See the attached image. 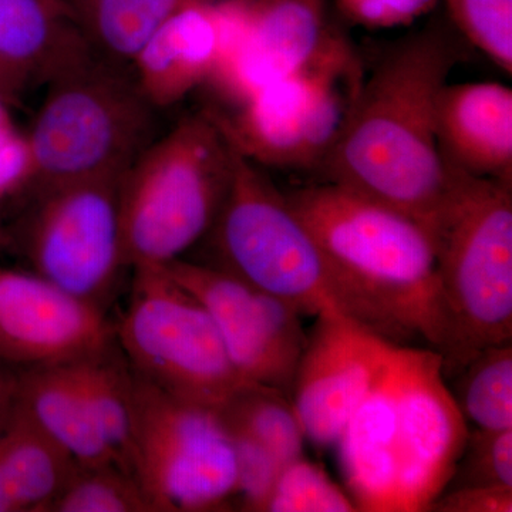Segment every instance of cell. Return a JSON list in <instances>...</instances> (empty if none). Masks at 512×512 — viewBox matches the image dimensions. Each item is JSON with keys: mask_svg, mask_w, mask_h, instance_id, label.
<instances>
[{"mask_svg": "<svg viewBox=\"0 0 512 512\" xmlns=\"http://www.w3.org/2000/svg\"><path fill=\"white\" fill-rule=\"evenodd\" d=\"M286 198L318 241L346 316L393 345L423 343L446 355L450 328L423 224L326 181Z\"/></svg>", "mask_w": 512, "mask_h": 512, "instance_id": "cell-1", "label": "cell"}, {"mask_svg": "<svg viewBox=\"0 0 512 512\" xmlns=\"http://www.w3.org/2000/svg\"><path fill=\"white\" fill-rule=\"evenodd\" d=\"M463 49L439 29L392 47L362 89L319 170L326 183L366 195L429 227L447 188L436 103Z\"/></svg>", "mask_w": 512, "mask_h": 512, "instance_id": "cell-2", "label": "cell"}, {"mask_svg": "<svg viewBox=\"0 0 512 512\" xmlns=\"http://www.w3.org/2000/svg\"><path fill=\"white\" fill-rule=\"evenodd\" d=\"M444 163L447 188L427 231L450 328L447 380L512 340V183Z\"/></svg>", "mask_w": 512, "mask_h": 512, "instance_id": "cell-3", "label": "cell"}, {"mask_svg": "<svg viewBox=\"0 0 512 512\" xmlns=\"http://www.w3.org/2000/svg\"><path fill=\"white\" fill-rule=\"evenodd\" d=\"M231 175V146L210 111L185 117L154 140L121 183L128 268L170 264L210 234Z\"/></svg>", "mask_w": 512, "mask_h": 512, "instance_id": "cell-4", "label": "cell"}, {"mask_svg": "<svg viewBox=\"0 0 512 512\" xmlns=\"http://www.w3.org/2000/svg\"><path fill=\"white\" fill-rule=\"evenodd\" d=\"M32 131L36 191L127 173L154 141V109L136 80L96 53L50 82Z\"/></svg>", "mask_w": 512, "mask_h": 512, "instance_id": "cell-5", "label": "cell"}, {"mask_svg": "<svg viewBox=\"0 0 512 512\" xmlns=\"http://www.w3.org/2000/svg\"><path fill=\"white\" fill-rule=\"evenodd\" d=\"M231 154V184L210 231L218 258L214 266L302 316L343 313L325 255L286 194L264 168L232 146Z\"/></svg>", "mask_w": 512, "mask_h": 512, "instance_id": "cell-6", "label": "cell"}, {"mask_svg": "<svg viewBox=\"0 0 512 512\" xmlns=\"http://www.w3.org/2000/svg\"><path fill=\"white\" fill-rule=\"evenodd\" d=\"M365 73L346 37L330 29L315 56L231 114L210 111L229 144L259 167L312 170L345 127Z\"/></svg>", "mask_w": 512, "mask_h": 512, "instance_id": "cell-7", "label": "cell"}, {"mask_svg": "<svg viewBox=\"0 0 512 512\" xmlns=\"http://www.w3.org/2000/svg\"><path fill=\"white\" fill-rule=\"evenodd\" d=\"M131 369L165 392L218 410L248 384L210 313L164 266L133 268L127 308L114 325Z\"/></svg>", "mask_w": 512, "mask_h": 512, "instance_id": "cell-8", "label": "cell"}, {"mask_svg": "<svg viewBox=\"0 0 512 512\" xmlns=\"http://www.w3.org/2000/svg\"><path fill=\"white\" fill-rule=\"evenodd\" d=\"M131 372L130 471L154 512L232 507L237 457L218 410L174 396Z\"/></svg>", "mask_w": 512, "mask_h": 512, "instance_id": "cell-9", "label": "cell"}, {"mask_svg": "<svg viewBox=\"0 0 512 512\" xmlns=\"http://www.w3.org/2000/svg\"><path fill=\"white\" fill-rule=\"evenodd\" d=\"M124 174L36 191L20 232L32 272L101 309L128 268L120 217Z\"/></svg>", "mask_w": 512, "mask_h": 512, "instance_id": "cell-10", "label": "cell"}, {"mask_svg": "<svg viewBox=\"0 0 512 512\" xmlns=\"http://www.w3.org/2000/svg\"><path fill=\"white\" fill-rule=\"evenodd\" d=\"M468 434L440 353L399 346L396 382L379 419L380 450L393 476V512L429 511L450 483Z\"/></svg>", "mask_w": 512, "mask_h": 512, "instance_id": "cell-11", "label": "cell"}, {"mask_svg": "<svg viewBox=\"0 0 512 512\" xmlns=\"http://www.w3.org/2000/svg\"><path fill=\"white\" fill-rule=\"evenodd\" d=\"M163 266L210 313L242 380L291 399L293 377L308 339L301 313L218 266L183 258Z\"/></svg>", "mask_w": 512, "mask_h": 512, "instance_id": "cell-12", "label": "cell"}, {"mask_svg": "<svg viewBox=\"0 0 512 512\" xmlns=\"http://www.w3.org/2000/svg\"><path fill=\"white\" fill-rule=\"evenodd\" d=\"M222 37L210 84L237 107L301 69L330 29L325 0H222Z\"/></svg>", "mask_w": 512, "mask_h": 512, "instance_id": "cell-13", "label": "cell"}, {"mask_svg": "<svg viewBox=\"0 0 512 512\" xmlns=\"http://www.w3.org/2000/svg\"><path fill=\"white\" fill-rule=\"evenodd\" d=\"M396 346L343 313L316 316L291 392L306 439L319 447L335 446Z\"/></svg>", "mask_w": 512, "mask_h": 512, "instance_id": "cell-14", "label": "cell"}, {"mask_svg": "<svg viewBox=\"0 0 512 512\" xmlns=\"http://www.w3.org/2000/svg\"><path fill=\"white\" fill-rule=\"evenodd\" d=\"M116 343L106 311L35 272L0 268V362L62 366Z\"/></svg>", "mask_w": 512, "mask_h": 512, "instance_id": "cell-15", "label": "cell"}, {"mask_svg": "<svg viewBox=\"0 0 512 512\" xmlns=\"http://www.w3.org/2000/svg\"><path fill=\"white\" fill-rule=\"evenodd\" d=\"M436 133L448 163L512 183V90L495 82L446 83L436 103Z\"/></svg>", "mask_w": 512, "mask_h": 512, "instance_id": "cell-16", "label": "cell"}, {"mask_svg": "<svg viewBox=\"0 0 512 512\" xmlns=\"http://www.w3.org/2000/svg\"><path fill=\"white\" fill-rule=\"evenodd\" d=\"M94 55L59 0H0V70L16 89L53 82Z\"/></svg>", "mask_w": 512, "mask_h": 512, "instance_id": "cell-17", "label": "cell"}, {"mask_svg": "<svg viewBox=\"0 0 512 512\" xmlns=\"http://www.w3.org/2000/svg\"><path fill=\"white\" fill-rule=\"evenodd\" d=\"M222 37L220 3L177 13L141 46L133 64L141 93L156 109L183 100L210 79Z\"/></svg>", "mask_w": 512, "mask_h": 512, "instance_id": "cell-18", "label": "cell"}, {"mask_svg": "<svg viewBox=\"0 0 512 512\" xmlns=\"http://www.w3.org/2000/svg\"><path fill=\"white\" fill-rule=\"evenodd\" d=\"M13 404L79 466H119L67 365L20 369Z\"/></svg>", "mask_w": 512, "mask_h": 512, "instance_id": "cell-19", "label": "cell"}, {"mask_svg": "<svg viewBox=\"0 0 512 512\" xmlns=\"http://www.w3.org/2000/svg\"><path fill=\"white\" fill-rule=\"evenodd\" d=\"M0 466L19 512H46L79 464L12 404L0 429Z\"/></svg>", "mask_w": 512, "mask_h": 512, "instance_id": "cell-20", "label": "cell"}, {"mask_svg": "<svg viewBox=\"0 0 512 512\" xmlns=\"http://www.w3.org/2000/svg\"><path fill=\"white\" fill-rule=\"evenodd\" d=\"M117 464L130 471L133 372L117 343L67 365Z\"/></svg>", "mask_w": 512, "mask_h": 512, "instance_id": "cell-21", "label": "cell"}, {"mask_svg": "<svg viewBox=\"0 0 512 512\" xmlns=\"http://www.w3.org/2000/svg\"><path fill=\"white\" fill-rule=\"evenodd\" d=\"M211 0H90L83 30L111 62H133L141 46L177 13Z\"/></svg>", "mask_w": 512, "mask_h": 512, "instance_id": "cell-22", "label": "cell"}, {"mask_svg": "<svg viewBox=\"0 0 512 512\" xmlns=\"http://www.w3.org/2000/svg\"><path fill=\"white\" fill-rule=\"evenodd\" d=\"M218 413L228 431L254 440L284 466L302 456L306 437L286 394L248 383Z\"/></svg>", "mask_w": 512, "mask_h": 512, "instance_id": "cell-23", "label": "cell"}, {"mask_svg": "<svg viewBox=\"0 0 512 512\" xmlns=\"http://www.w3.org/2000/svg\"><path fill=\"white\" fill-rule=\"evenodd\" d=\"M453 394L467 423L476 429H512V345L478 352L460 372Z\"/></svg>", "mask_w": 512, "mask_h": 512, "instance_id": "cell-24", "label": "cell"}, {"mask_svg": "<svg viewBox=\"0 0 512 512\" xmlns=\"http://www.w3.org/2000/svg\"><path fill=\"white\" fill-rule=\"evenodd\" d=\"M46 512H154L136 478L116 464L77 466Z\"/></svg>", "mask_w": 512, "mask_h": 512, "instance_id": "cell-25", "label": "cell"}, {"mask_svg": "<svg viewBox=\"0 0 512 512\" xmlns=\"http://www.w3.org/2000/svg\"><path fill=\"white\" fill-rule=\"evenodd\" d=\"M262 511L352 512L357 508L348 491L336 484L318 464L301 456L279 471Z\"/></svg>", "mask_w": 512, "mask_h": 512, "instance_id": "cell-26", "label": "cell"}, {"mask_svg": "<svg viewBox=\"0 0 512 512\" xmlns=\"http://www.w3.org/2000/svg\"><path fill=\"white\" fill-rule=\"evenodd\" d=\"M464 39L491 62L512 72V0H446Z\"/></svg>", "mask_w": 512, "mask_h": 512, "instance_id": "cell-27", "label": "cell"}, {"mask_svg": "<svg viewBox=\"0 0 512 512\" xmlns=\"http://www.w3.org/2000/svg\"><path fill=\"white\" fill-rule=\"evenodd\" d=\"M470 485L512 487V429L470 431L447 488Z\"/></svg>", "mask_w": 512, "mask_h": 512, "instance_id": "cell-28", "label": "cell"}, {"mask_svg": "<svg viewBox=\"0 0 512 512\" xmlns=\"http://www.w3.org/2000/svg\"><path fill=\"white\" fill-rule=\"evenodd\" d=\"M346 18L367 29L406 26L429 13L437 0H335Z\"/></svg>", "mask_w": 512, "mask_h": 512, "instance_id": "cell-29", "label": "cell"}, {"mask_svg": "<svg viewBox=\"0 0 512 512\" xmlns=\"http://www.w3.org/2000/svg\"><path fill=\"white\" fill-rule=\"evenodd\" d=\"M35 161L29 138L9 124L0 128V202L32 185Z\"/></svg>", "mask_w": 512, "mask_h": 512, "instance_id": "cell-30", "label": "cell"}, {"mask_svg": "<svg viewBox=\"0 0 512 512\" xmlns=\"http://www.w3.org/2000/svg\"><path fill=\"white\" fill-rule=\"evenodd\" d=\"M429 511L440 512H511L512 487L505 485H470L447 488L431 503Z\"/></svg>", "mask_w": 512, "mask_h": 512, "instance_id": "cell-31", "label": "cell"}, {"mask_svg": "<svg viewBox=\"0 0 512 512\" xmlns=\"http://www.w3.org/2000/svg\"><path fill=\"white\" fill-rule=\"evenodd\" d=\"M9 366L0 362V429L8 419L15 396V373L9 372Z\"/></svg>", "mask_w": 512, "mask_h": 512, "instance_id": "cell-32", "label": "cell"}, {"mask_svg": "<svg viewBox=\"0 0 512 512\" xmlns=\"http://www.w3.org/2000/svg\"><path fill=\"white\" fill-rule=\"evenodd\" d=\"M0 512H19L15 500H13L12 494H10L2 466H0Z\"/></svg>", "mask_w": 512, "mask_h": 512, "instance_id": "cell-33", "label": "cell"}, {"mask_svg": "<svg viewBox=\"0 0 512 512\" xmlns=\"http://www.w3.org/2000/svg\"><path fill=\"white\" fill-rule=\"evenodd\" d=\"M16 92H18L16 87L13 86V83L5 76V73L0 70V94L8 100L9 97L13 96Z\"/></svg>", "mask_w": 512, "mask_h": 512, "instance_id": "cell-34", "label": "cell"}, {"mask_svg": "<svg viewBox=\"0 0 512 512\" xmlns=\"http://www.w3.org/2000/svg\"><path fill=\"white\" fill-rule=\"evenodd\" d=\"M9 124H12V120H10L8 106H6V99L2 94H0V128L9 126Z\"/></svg>", "mask_w": 512, "mask_h": 512, "instance_id": "cell-35", "label": "cell"}, {"mask_svg": "<svg viewBox=\"0 0 512 512\" xmlns=\"http://www.w3.org/2000/svg\"><path fill=\"white\" fill-rule=\"evenodd\" d=\"M0 242H2V231H0Z\"/></svg>", "mask_w": 512, "mask_h": 512, "instance_id": "cell-36", "label": "cell"}]
</instances>
